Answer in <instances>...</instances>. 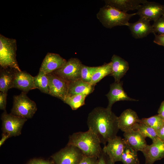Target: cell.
I'll return each mask as SVG.
<instances>
[{
	"label": "cell",
	"instance_id": "14",
	"mask_svg": "<svg viewBox=\"0 0 164 164\" xmlns=\"http://www.w3.org/2000/svg\"><path fill=\"white\" fill-rule=\"evenodd\" d=\"M122 82H115L110 85V90L106 95L108 101L107 107L111 109L113 105L116 102L119 101H138V100L128 97L122 87Z\"/></svg>",
	"mask_w": 164,
	"mask_h": 164
},
{
	"label": "cell",
	"instance_id": "9",
	"mask_svg": "<svg viewBox=\"0 0 164 164\" xmlns=\"http://www.w3.org/2000/svg\"><path fill=\"white\" fill-rule=\"evenodd\" d=\"M137 10L136 15L150 21L155 22L164 15V5L154 2L147 1Z\"/></svg>",
	"mask_w": 164,
	"mask_h": 164
},
{
	"label": "cell",
	"instance_id": "13",
	"mask_svg": "<svg viewBox=\"0 0 164 164\" xmlns=\"http://www.w3.org/2000/svg\"><path fill=\"white\" fill-rule=\"evenodd\" d=\"M67 62L59 54L48 53L43 60L39 71L46 74L52 73L63 66Z\"/></svg>",
	"mask_w": 164,
	"mask_h": 164
},
{
	"label": "cell",
	"instance_id": "38",
	"mask_svg": "<svg viewBox=\"0 0 164 164\" xmlns=\"http://www.w3.org/2000/svg\"><path fill=\"white\" fill-rule=\"evenodd\" d=\"M9 137H10V136L9 134L3 133L2 135V138L0 141V146H1L4 144L5 142Z\"/></svg>",
	"mask_w": 164,
	"mask_h": 164
},
{
	"label": "cell",
	"instance_id": "17",
	"mask_svg": "<svg viewBox=\"0 0 164 164\" xmlns=\"http://www.w3.org/2000/svg\"><path fill=\"white\" fill-rule=\"evenodd\" d=\"M13 88H17L26 94L30 90L35 89L33 77L26 71H17L15 74Z\"/></svg>",
	"mask_w": 164,
	"mask_h": 164
},
{
	"label": "cell",
	"instance_id": "31",
	"mask_svg": "<svg viewBox=\"0 0 164 164\" xmlns=\"http://www.w3.org/2000/svg\"><path fill=\"white\" fill-rule=\"evenodd\" d=\"M97 164H114L112 162L108 156L102 150L99 157Z\"/></svg>",
	"mask_w": 164,
	"mask_h": 164
},
{
	"label": "cell",
	"instance_id": "30",
	"mask_svg": "<svg viewBox=\"0 0 164 164\" xmlns=\"http://www.w3.org/2000/svg\"><path fill=\"white\" fill-rule=\"evenodd\" d=\"M153 33H158V35L164 34V15L159 18L152 25Z\"/></svg>",
	"mask_w": 164,
	"mask_h": 164
},
{
	"label": "cell",
	"instance_id": "8",
	"mask_svg": "<svg viewBox=\"0 0 164 164\" xmlns=\"http://www.w3.org/2000/svg\"><path fill=\"white\" fill-rule=\"evenodd\" d=\"M3 133L9 134L10 137L21 134L22 127L27 119L8 114L4 111L1 117Z\"/></svg>",
	"mask_w": 164,
	"mask_h": 164
},
{
	"label": "cell",
	"instance_id": "33",
	"mask_svg": "<svg viewBox=\"0 0 164 164\" xmlns=\"http://www.w3.org/2000/svg\"><path fill=\"white\" fill-rule=\"evenodd\" d=\"M7 92H0V109L6 111Z\"/></svg>",
	"mask_w": 164,
	"mask_h": 164
},
{
	"label": "cell",
	"instance_id": "28",
	"mask_svg": "<svg viewBox=\"0 0 164 164\" xmlns=\"http://www.w3.org/2000/svg\"><path fill=\"white\" fill-rule=\"evenodd\" d=\"M139 123L145 124L154 129L156 132L164 124V119L159 114L140 119Z\"/></svg>",
	"mask_w": 164,
	"mask_h": 164
},
{
	"label": "cell",
	"instance_id": "26",
	"mask_svg": "<svg viewBox=\"0 0 164 164\" xmlns=\"http://www.w3.org/2000/svg\"><path fill=\"white\" fill-rule=\"evenodd\" d=\"M34 84L35 89L41 92L49 94L48 78L47 74L39 71L37 75L33 77Z\"/></svg>",
	"mask_w": 164,
	"mask_h": 164
},
{
	"label": "cell",
	"instance_id": "10",
	"mask_svg": "<svg viewBox=\"0 0 164 164\" xmlns=\"http://www.w3.org/2000/svg\"><path fill=\"white\" fill-rule=\"evenodd\" d=\"M47 74L49 81V94L63 101L67 94L68 82L53 73Z\"/></svg>",
	"mask_w": 164,
	"mask_h": 164
},
{
	"label": "cell",
	"instance_id": "1",
	"mask_svg": "<svg viewBox=\"0 0 164 164\" xmlns=\"http://www.w3.org/2000/svg\"><path fill=\"white\" fill-rule=\"evenodd\" d=\"M118 117L111 109L97 107L89 114L87 124L89 129L98 137L101 143L105 145L108 141L117 136L119 131Z\"/></svg>",
	"mask_w": 164,
	"mask_h": 164
},
{
	"label": "cell",
	"instance_id": "32",
	"mask_svg": "<svg viewBox=\"0 0 164 164\" xmlns=\"http://www.w3.org/2000/svg\"><path fill=\"white\" fill-rule=\"evenodd\" d=\"M97 157L84 155L79 164H97Z\"/></svg>",
	"mask_w": 164,
	"mask_h": 164
},
{
	"label": "cell",
	"instance_id": "34",
	"mask_svg": "<svg viewBox=\"0 0 164 164\" xmlns=\"http://www.w3.org/2000/svg\"><path fill=\"white\" fill-rule=\"evenodd\" d=\"M153 34L155 35L154 42L159 45L164 46V34L158 35L155 33Z\"/></svg>",
	"mask_w": 164,
	"mask_h": 164
},
{
	"label": "cell",
	"instance_id": "15",
	"mask_svg": "<svg viewBox=\"0 0 164 164\" xmlns=\"http://www.w3.org/2000/svg\"><path fill=\"white\" fill-rule=\"evenodd\" d=\"M140 119L135 111L131 109H127L118 117V128L124 132L131 131Z\"/></svg>",
	"mask_w": 164,
	"mask_h": 164
},
{
	"label": "cell",
	"instance_id": "5",
	"mask_svg": "<svg viewBox=\"0 0 164 164\" xmlns=\"http://www.w3.org/2000/svg\"><path fill=\"white\" fill-rule=\"evenodd\" d=\"M13 105L11 114L26 119L31 118L35 113L37 107L35 102L30 99L26 93L22 92L13 97Z\"/></svg>",
	"mask_w": 164,
	"mask_h": 164
},
{
	"label": "cell",
	"instance_id": "23",
	"mask_svg": "<svg viewBox=\"0 0 164 164\" xmlns=\"http://www.w3.org/2000/svg\"><path fill=\"white\" fill-rule=\"evenodd\" d=\"M121 161L123 164H140L137 152L126 144Z\"/></svg>",
	"mask_w": 164,
	"mask_h": 164
},
{
	"label": "cell",
	"instance_id": "29",
	"mask_svg": "<svg viewBox=\"0 0 164 164\" xmlns=\"http://www.w3.org/2000/svg\"><path fill=\"white\" fill-rule=\"evenodd\" d=\"M99 67H88L83 64L81 70V79L84 82L90 83L93 74Z\"/></svg>",
	"mask_w": 164,
	"mask_h": 164
},
{
	"label": "cell",
	"instance_id": "16",
	"mask_svg": "<svg viewBox=\"0 0 164 164\" xmlns=\"http://www.w3.org/2000/svg\"><path fill=\"white\" fill-rule=\"evenodd\" d=\"M150 21L143 18H140L136 22L129 23L128 26L132 36L135 39L142 38L149 34L153 33L152 26Z\"/></svg>",
	"mask_w": 164,
	"mask_h": 164
},
{
	"label": "cell",
	"instance_id": "7",
	"mask_svg": "<svg viewBox=\"0 0 164 164\" xmlns=\"http://www.w3.org/2000/svg\"><path fill=\"white\" fill-rule=\"evenodd\" d=\"M82 65L78 58H71L63 66L52 73L68 82L74 81L81 79Z\"/></svg>",
	"mask_w": 164,
	"mask_h": 164
},
{
	"label": "cell",
	"instance_id": "11",
	"mask_svg": "<svg viewBox=\"0 0 164 164\" xmlns=\"http://www.w3.org/2000/svg\"><path fill=\"white\" fill-rule=\"evenodd\" d=\"M107 142V144L104 146L102 150L114 163L121 161V156L126 145L124 139L117 136L109 140Z\"/></svg>",
	"mask_w": 164,
	"mask_h": 164
},
{
	"label": "cell",
	"instance_id": "18",
	"mask_svg": "<svg viewBox=\"0 0 164 164\" xmlns=\"http://www.w3.org/2000/svg\"><path fill=\"white\" fill-rule=\"evenodd\" d=\"M112 72L110 76L114 79L115 82H119L120 79L128 70V63L120 56L114 54L111 59Z\"/></svg>",
	"mask_w": 164,
	"mask_h": 164
},
{
	"label": "cell",
	"instance_id": "21",
	"mask_svg": "<svg viewBox=\"0 0 164 164\" xmlns=\"http://www.w3.org/2000/svg\"><path fill=\"white\" fill-rule=\"evenodd\" d=\"M94 86L90 83L84 82L81 79L68 82L67 96L80 94L88 95L93 91Z\"/></svg>",
	"mask_w": 164,
	"mask_h": 164
},
{
	"label": "cell",
	"instance_id": "24",
	"mask_svg": "<svg viewBox=\"0 0 164 164\" xmlns=\"http://www.w3.org/2000/svg\"><path fill=\"white\" fill-rule=\"evenodd\" d=\"M112 72L111 62L99 66L97 70L93 74L90 83L95 86L106 76L110 75Z\"/></svg>",
	"mask_w": 164,
	"mask_h": 164
},
{
	"label": "cell",
	"instance_id": "37",
	"mask_svg": "<svg viewBox=\"0 0 164 164\" xmlns=\"http://www.w3.org/2000/svg\"><path fill=\"white\" fill-rule=\"evenodd\" d=\"M158 114L164 119V101L161 103L158 111Z\"/></svg>",
	"mask_w": 164,
	"mask_h": 164
},
{
	"label": "cell",
	"instance_id": "4",
	"mask_svg": "<svg viewBox=\"0 0 164 164\" xmlns=\"http://www.w3.org/2000/svg\"><path fill=\"white\" fill-rule=\"evenodd\" d=\"M17 42L15 39L0 34V65L3 68H9L18 71L19 68L16 59Z\"/></svg>",
	"mask_w": 164,
	"mask_h": 164
},
{
	"label": "cell",
	"instance_id": "27",
	"mask_svg": "<svg viewBox=\"0 0 164 164\" xmlns=\"http://www.w3.org/2000/svg\"><path fill=\"white\" fill-rule=\"evenodd\" d=\"M87 95L84 94H76L66 97L63 101L73 110H76L85 104V100Z\"/></svg>",
	"mask_w": 164,
	"mask_h": 164
},
{
	"label": "cell",
	"instance_id": "19",
	"mask_svg": "<svg viewBox=\"0 0 164 164\" xmlns=\"http://www.w3.org/2000/svg\"><path fill=\"white\" fill-rule=\"evenodd\" d=\"M123 136L126 144L137 152H142L147 145L146 138L136 131L124 132Z\"/></svg>",
	"mask_w": 164,
	"mask_h": 164
},
{
	"label": "cell",
	"instance_id": "12",
	"mask_svg": "<svg viewBox=\"0 0 164 164\" xmlns=\"http://www.w3.org/2000/svg\"><path fill=\"white\" fill-rule=\"evenodd\" d=\"M145 158V164H153L164 158V142L160 139L147 145L142 151Z\"/></svg>",
	"mask_w": 164,
	"mask_h": 164
},
{
	"label": "cell",
	"instance_id": "20",
	"mask_svg": "<svg viewBox=\"0 0 164 164\" xmlns=\"http://www.w3.org/2000/svg\"><path fill=\"white\" fill-rule=\"evenodd\" d=\"M146 0H106L105 5H109L123 12L137 9Z\"/></svg>",
	"mask_w": 164,
	"mask_h": 164
},
{
	"label": "cell",
	"instance_id": "2",
	"mask_svg": "<svg viewBox=\"0 0 164 164\" xmlns=\"http://www.w3.org/2000/svg\"><path fill=\"white\" fill-rule=\"evenodd\" d=\"M97 136L88 129L85 132L73 133L69 137L67 145L78 148L86 156L98 157L102 151Z\"/></svg>",
	"mask_w": 164,
	"mask_h": 164
},
{
	"label": "cell",
	"instance_id": "6",
	"mask_svg": "<svg viewBox=\"0 0 164 164\" xmlns=\"http://www.w3.org/2000/svg\"><path fill=\"white\" fill-rule=\"evenodd\" d=\"M84 155L77 147L67 144L51 157L53 164H79Z\"/></svg>",
	"mask_w": 164,
	"mask_h": 164
},
{
	"label": "cell",
	"instance_id": "22",
	"mask_svg": "<svg viewBox=\"0 0 164 164\" xmlns=\"http://www.w3.org/2000/svg\"><path fill=\"white\" fill-rule=\"evenodd\" d=\"M18 71L9 68L0 67V91L7 92L8 90L13 88L16 72Z\"/></svg>",
	"mask_w": 164,
	"mask_h": 164
},
{
	"label": "cell",
	"instance_id": "36",
	"mask_svg": "<svg viewBox=\"0 0 164 164\" xmlns=\"http://www.w3.org/2000/svg\"><path fill=\"white\" fill-rule=\"evenodd\" d=\"M156 133L159 139L164 142V124L156 132Z\"/></svg>",
	"mask_w": 164,
	"mask_h": 164
},
{
	"label": "cell",
	"instance_id": "39",
	"mask_svg": "<svg viewBox=\"0 0 164 164\" xmlns=\"http://www.w3.org/2000/svg\"></svg>",
	"mask_w": 164,
	"mask_h": 164
},
{
	"label": "cell",
	"instance_id": "3",
	"mask_svg": "<svg viewBox=\"0 0 164 164\" xmlns=\"http://www.w3.org/2000/svg\"><path fill=\"white\" fill-rule=\"evenodd\" d=\"M136 13L128 14L114 7L105 5L101 8L97 14V19L107 28H112L117 26H128V21Z\"/></svg>",
	"mask_w": 164,
	"mask_h": 164
},
{
	"label": "cell",
	"instance_id": "25",
	"mask_svg": "<svg viewBox=\"0 0 164 164\" xmlns=\"http://www.w3.org/2000/svg\"><path fill=\"white\" fill-rule=\"evenodd\" d=\"M138 131L145 138L148 137L155 142L159 140L155 131L146 124L137 123L135 125L133 130Z\"/></svg>",
	"mask_w": 164,
	"mask_h": 164
},
{
	"label": "cell",
	"instance_id": "35",
	"mask_svg": "<svg viewBox=\"0 0 164 164\" xmlns=\"http://www.w3.org/2000/svg\"><path fill=\"white\" fill-rule=\"evenodd\" d=\"M26 164H53V161L40 159H34L30 161Z\"/></svg>",
	"mask_w": 164,
	"mask_h": 164
}]
</instances>
